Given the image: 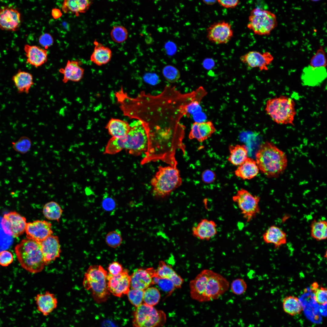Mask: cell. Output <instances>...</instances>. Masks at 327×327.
I'll use <instances>...</instances> for the list:
<instances>
[{"mask_svg": "<svg viewBox=\"0 0 327 327\" xmlns=\"http://www.w3.org/2000/svg\"><path fill=\"white\" fill-rule=\"evenodd\" d=\"M15 250L21 266L33 273L40 272L46 265L40 242L26 238L16 245Z\"/></svg>", "mask_w": 327, "mask_h": 327, "instance_id": "obj_4", "label": "cell"}, {"mask_svg": "<svg viewBox=\"0 0 327 327\" xmlns=\"http://www.w3.org/2000/svg\"><path fill=\"white\" fill-rule=\"evenodd\" d=\"M133 319L134 327H160L166 320L164 312L144 303L137 307Z\"/></svg>", "mask_w": 327, "mask_h": 327, "instance_id": "obj_9", "label": "cell"}, {"mask_svg": "<svg viewBox=\"0 0 327 327\" xmlns=\"http://www.w3.org/2000/svg\"><path fill=\"white\" fill-rule=\"evenodd\" d=\"M81 63L78 61L68 60L65 67L60 68L59 71L63 75L64 83L69 81L78 82L83 78L84 70L81 66Z\"/></svg>", "mask_w": 327, "mask_h": 327, "instance_id": "obj_24", "label": "cell"}, {"mask_svg": "<svg viewBox=\"0 0 327 327\" xmlns=\"http://www.w3.org/2000/svg\"><path fill=\"white\" fill-rule=\"evenodd\" d=\"M107 269L109 272L108 274L113 276H117L124 269L122 265L119 262L116 261L112 262L109 265Z\"/></svg>", "mask_w": 327, "mask_h": 327, "instance_id": "obj_49", "label": "cell"}, {"mask_svg": "<svg viewBox=\"0 0 327 327\" xmlns=\"http://www.w3.org/2000/svg\"><path fill=\"white\" fill-rule=\"evenodd\" d=\"M0 222L4 233L9 236L15 238L20 236L25 232L27 223L25 217L15 211L5 214Z\"/></svg>", "mask_w": 327, "mask_h": 327, "instance_id": "obj_11", "label": "cell"}, {"mask_svg": "<svg viewBox=\"0 0 327 327\" xmlns=\"http://www.w3.org/2000/svg\"><path fill=\"white\" fill-rule=\"evenodd\" d=\"M41 249L46 265L60 256L61 253L58 237L50 235L40 242Z\"/></svg>", "mask_w": 327, "mask_h": 327, "instance_id": "obj_18", "label": "cell"}, {"mask_svg": "<svg viewBox=\"0 0 327 327\" xmlns=\"http://www.w3.org/2000/svg\"><path fill=\"white\" fill-rule=\"evenodd\" d=\"M50 223L36 220L27 223L25 232L27 238L41 242L53 233Z\"/></svg>", "mask_w": 327, "mask_h": 327, "instance_id": "obj_16", "label": "cell"}, {"mask_svg": "<svg viewBox=\"0 0 327 327\" xmlns=\"http://www.w3.org/2000/svg\"><path fill=\"white\" fill-rule=\"evenodd\" d=\"M202 180L206 183H210L214 181L216 178L215 173L210 170H206L202 173Z\"/></svg>", "mask_w": 327, "mask_h": 327, "instance_id": "obj_50", "label": "cell"}, {"mask_svg": "<svg viewBox=\"0 0 327 327\" xmlns=\"http://www.w3.org/2000/svg\"><path fill=\"white\" fill-rule=\"evenodd\" d=\"M105 242L109 246L116 248L121 243L122 239L121 233L120 230L116 229L109 232L105 237Z\"/></svg>", "mask_w": 327, "mask_h": 327, "instance_id": "obj_39", "label": "cell"}, {"mask_svg": "<svg viewBox=\"0 0 327 327\" xmlns=\"http://www.w3.org/2000/svg\"><path fill=\"white\" fill-rule=\"evenodd\" d=\"M182 182L179 171L176 167L160 166L151 180L153 196L158 199L167 197L180 187Z\"/></svg>", "mask_w": 327, "mask_h": 327, "instance_id": "obj_5", "label": "cell"}, {"mask_svg": "<svg viewBox=\"0 0 327 327\" xmlns=\"http://www.w3.org/2000/svg\"><path fill=\"white\" fill-rule=\"evenodd\" d=\"M230 283L220 274L204 269L189 283L191 298L200 302L217 299L228 289Z\"/></svg>", "mask_w": 327, "mask_h": 327, "instance_id": "obj_1", "label": "cell"}, {"mask_svg": "<svg viewBox=\"0 0 327 327\" xmlns=\"http://www.w3.org/2000/svg\"><path fill=\"white\" fill-rule=\"evenodd\" d=\"M247 285L246 282L242 278H237L233 280L230 285V289L234 294L240 295L246 291Z\"/></svg>", "mask_w": 327, "mask_h": 327, "instance_id": "obj_44", "label": "cell"}, {"mask_svg": "<svg viewBox=\"0 0 327 327\" xmlns=\"http://www.w3.org/2000/svg\"><path fill=\"white\" fill-rule=\"evenodd\" d=\"M13 259V256L10 252L3 250L0 252V264L6 266L11 264Z\"/></svg>", "mask_w": 327, "mask_h": 327, "instance_id": "obj_48", "label": "cell"}, {"mask_svg": "<svg viewBox=\"0 0 327 327\" xmlns=\"http://www.w3.org/2000/svg\"><path fill=\"white\" fill-rule=\"evenodd\" d=\"M255 157L259 170L269 178L278 177L287 166L285 153L271 142L266 141L262 144Z\"/></svg>", "mask_w": 327, "mask_h": 327, "instance_id": "obj_3", "label": "cell"}, {"mask_svg": "<svg viewBox=\"0 0 327 327\" xmlns=\"http://www.w3.org/2000/svg\"><path fill=\"white\" fill-rule=\"evenodd\" d=\"M259 169L255 160L248 157L235 170L236 176L243 180H249L259 173Z\"/></svg>", "mask_w": 327, "mask_h": 327, "instance_id": "obj_28", "label": "cell"}, {"mask_svg": "<svg viewBox=\"0 0 327 327\" xmlns=\"http://www.w3.org/2000/svg\"><path fill=\"white\" fill-rule=\"evenodd\" d=\"M273 59L269 52L261 53L255 51H249L240 57V60L243 63L251 68H258L261 71L267 70L268 66Z\"/></svg>", "mask_w": 327, "mask_h": 327, "instance_id": "obj_15", "label": "cell"}, {"mask_svg": "<svg viewBox=\"0 0 327 327\" xmlns=\"http://www.w3.org/2000/svg\"><path fill=\"white\" fill-rule=\"evenodd\" d=\"M38 311L43 316L49 315L57 308L58 301L55 296L49 291L37 294L35 298Z\"/></svg>", "mask_w": 327, "mask_h": 327, "instance_id": "obj_19", "label": "cell"}, {"mask_svg": "<svg viewBox=\"0 0 327 327\" xmlns=\"http://www.w3.org/2000/svg\"><path fill=\"white\" fill-rule=\"evenodd\" d=\"M153 281L154 285H157L162 291L169 294L176 288L173 282L168 279L155 277L154 278Z\"/></svg>", "mask_w": 327, "mask_h": 327, "instance_id": "obj_43", "label": "cell"}, {"mask_svg": "<svg viewBox=\"0 0 327 327\" xmlns=\"http://www.w3.org/2000/svg\"><path fill=\"white\" fill-rule=\"evenodd\" d=\"M311 237L317 241L326 239L327 237V223L325 220H314L310 225Z\"/></svg>", "mask_w": 327, "mask_h": 327, "instance_id": "obj_34", "label": "cell"}, {"mask_svg": "<svg viewBox=\"0 0 327 327\" xmlns=\"http://www.w3.org/2000/svg\"><path fill=\"white\" fill-rule=\"evenodd\" d=\"M102 207L107 211H113L116 208L117 203L115 199L108 194H104L102 200Z\"/></svg>", "mask_w": 327, "mask_h": 327, "instance_id": "obj_46", "label": "cell"}, {"mask_svg": "<svg viewBox=\"0 0 327 327\" xmlns=\"http://www.w3.org/2000/svg\"><path fill=\"white\" fill-rule=\"evenodd\" d=\"M216 130L214 124L211 121L196 122L192 125L189 138L202 142L210 137Z\"/></svg>", "mask_w": 327, "mask_h": 327, "instance_id": "obj_23", "label": "cell"}, {"mask_svg": "<svg viewBox=\"0 0 327 327\" xmlns=\"http://www.w3.org/2000/svg\"><path fill=\"white\" fill-rule=\"evenodd\" d=\"M156 277L170 279L176 288H181L184 282L183 279L174 271L170 265H167L163 261H160L156 269Z\"/></svg>", "mask_w": 327, "mask_h": 327, "instance_id": "obj_26", "label": "cell"}, {"mask_svg": "<svg viewBox=\"0 0 327 327\" xmlns=\"http://www.w3.org/2000/svg\"><path fill=\"white\" fill-rule=\"evenodd\" d=\"M282 306L285 312L291 315L300 314L303 310V307L299 299L294 296L285 297L282 301Z\"/></svg>", "mask_w": 327, "mask_h": 327, "instance_id": "obj_33", "label": "cell"}, {"mask_svg": "<svg viewBox=\"0 0 327 327\" xmlns=\"http://www.w3.org/2000/svg\"><path fill=\"white\" fill-rule=\"evenodd\" d=\"M156 276V269L152 267L136 269L130 276V287L144 290L154 285L153 279Z\"/></svg>", "mask_w": 327, "mask_h": 327, "instance_id": "obj_17", "label": "cell"}, {"mask_svg": "<svg viewBox=\"0 0 327 327\" xmlns=\"http://www.w3.org/2000/svg\"><path fill=\"white\" fill-rule=\"evenodd\" d=\"M107 272L100 265L90 266L84 274L83 286L90 292L97 303L105 302L110 294L107 286Z\"/></svg>", "mask_w": 327, "mask_h": 327, "instance_id": "obj_6", "label": "cell"}, {"mask_svg": "<svg viewBox=\"0 0 327 327\" xmlns=\"http://www.w3.org/2000/svg\"><path fill=\"white\" fill-rule=\"evenodd\" d=\"M21 23V15L17 8L9 5L0 8V29L16 31L19 29Z\"/></svg>", "mask_w": 327, "mask_h": 327, "instance_id": "obj_13", "label": "cell"}, {"mask_svg": "<svg viewBox=\"0 0 327 327\" xmlns=\"http://www.w3.org/2000/svg\"><path fill=\"white\" fill-rule=\"evenodd\" d=\"M107 286L110 293L116 296L121 297L127 294L130 287V278L129 272L126 269L118 275L113 276L108 273Z\"/></svg>", "mask_w": 327, "mask_h": 327, "instance_id": "obj_14", "label": "cell"}, {"mask_svg": "<svg viewBox=\"0 0 327 327\" xmlns=\"http://www.w3.org/2000/svg\"><path fill=\"white\" fill-rule=\"evenodd\" d=\"M312 290L314 292V299L315 301L320 305H326L327 302L326 288L318 286Z\"/></svg>", "mask_w": 327, "mask_h": 327, "instance_id": "obj_45", "label": "cell"}, {"mask_svg": "<svg viewBox=\"0 0 327 327\" xmlns=\"http://www.w3.org/2000/svg\"><path fill=\"white\" fill-rule=\"evenodd\" d=\"M206 31L208 39L212 43L217 45L228 43L233 35L231 24L223 20L210 25Z\"/></svg>", "mask_w": 327, "mask_h": 327, "instance_id": "obj_12", "label": "cell"}, {"mask_svg": "<svg viewBox=\"0 0 327 327\" xmlns=\"http://www.w3.org/2000/svg\"><path fill=\"white\" fill-rule=\"evenodd\" d=\"M277 24L276 16L274 13L257 7L251 11L247 27L255 35H267L276 27Z\"/></svg>", "mask_w": 327, "mask_h": 327, "instance_id": "obj_8", "label": "cell"}, {"mask_svg": "<svg viewBox=\"0 0 327 327\" xmlns=\"http://www.w3.org/2000/svg\"><path fill=\"white\" fill-rule=\"evenodd\" d=\"M326 66L325 53L323 48L320 46L311 58L310 66L313 68H325Z\"/></svg>", "mask_w": 327, "mask_h": 327, "instance_id": "obj_37", "label": "cell"}, {"mask_svg": "<svg viewBox=\"0 0 327 327\" xmlns=\"http://www.w3.org/2000/svg\"><path fill=\"white\" fill-rule=\"evenodd\" d=\"M130 125L127 121L118 119L111 118L106 126L109 134L112 137L120 138L126 135L128 132Z\"/></svg>", "mask_w": 327, "mask_h": 327, "instance_id": "obj_30", "label": "cell"}, {"mask_svg": "<svg viewBox=\"0 0 327 327\" xmlns=\"http://www.w3.org/2000/svg\"><path fill=\"white\" fill-rule=\"evenodd\" d=\"M203 2L207 5H213L217 2V0H203Z\"/></svg>", "mask_w": 327, "mask_h": 327, "instance_id": "obj_53", "label": "cell"}, {"mask_svg": "<svg viewBox=\"0 0 327 327\" xmlns=\"http://www.w3.org/2000/svg\"><path fill=\"white\" fill-rule=\"evenodd\" d=\"M130 125V130L125 136L120 138L112 137L110 139L105 147V153L114 154L124 149L131 154L139 155L147 150L149 144L147 124L137 120Z\"/></svg>", "mask_w": 327, "mask_h": 327, "instance_id": "obj_2", "label": "cell"}, {"mask_svg": "<svg viewBox=\"0 0 327 327\" xmlns=\"http://www.w3.org/2000/svg\"><path fill=\"white\" fill-rule=\"evenodd\" d=\"M92 3L91 1L89 0H65L61 9L64 13H73L78 16L80 13L86 12Z\"/></svg>", "mask_w": 327, "mask_h": 327, "instance_id": "obj_31", "label": "cell"}, {"mask_svg": "<svg viewBox=\"0 0 327 327\" xmlns=\"http://www.w3.org/2000/svg\"><path fill=\"white\" fill-rule=\"evenodd\" d=\"M264 242L278 248L286 243V234L282 230L275 225L269 227L263 235Z\"/></svg>", "mask_w": 327, "mask_h": 327, "instance_id": "obj_25", "label": "cell"}, {"mask_svg": "<svg viewBox=\"0 0 327 327\" xmlns=\"http://www.w3.org/2000/svg\"><path fill=\"white\" fill-rule=\"evenodd\" d=\"M27 62L38 68L46 63L48 60L47 50L37 46L25 44L24 48Z\"/></svg>", "mask_w": 327, "mask_h": 327, "instance_id": "obj_22", "label": "cell"}, {"mask_svg": "<svg viewBox=\"0 0 327 327\" xmlns=\"http://www.w3.org/2000/svg\"><path fill=\"white\" fill-rule=\"evenodd\" d=\"M38 41L40 45L44 49L47 50L53 45L54 40L53 37L50 34L44 33L40 36Z\"/></svg>", "mask_w": 327, "mask_h": 327, "instance_id": "obj_47", "label": "cell"}, {"mask_svg": "<svg viewBox=\"0 0 327 327\" xmlns=\"http://www.w3.org/2000/svg\"><path fill=\"white\" fill-rule=\"evenodd\" d=\"M144 292L143 290L131 288L127 294L130 302L137 307L142 304Z\"/></svg>", "mask_w": 327, "mask_h": 327, "instance_id": "obj_42", "label": "cell"}, {"mask_svg": "<svg viewBox=\"0 0 327 327\" xmlns=\"http://www.w3.org/2000/svg\"><path fill=\"white\" fill-rule=\"evenodd\" d=\"M51 15L53 18L56 19L61 17L62 15V13L59 9L54 8L51 10Z\"/></svg>", "mask_w": 327, "mask_h": 327, "instance_id": "obj_52", "label": "cell"}, {"mask_svg": "<svg viewBox=\"0 0 327 327\" xmlns=\"http://www.w3.org/2000/svg\"><path fill=\"white\" fill-rule=\"evenodd\" d=\"M326 76L325 68H313L309 66L303 69L301 78L303 85L314 87L320 85Z\"/></svg>", "mask_w": 327, "mask_h": 327, "instance_id": "obj_21", "label": "cell"}, {"mask_svg": "<svg viewBox=\"0 0 327 327\" xmlns=\"http://www.w3.org/2000/svg\"><path fill=\"white\" fill-rule=\"evenodd\" d=\"M193 235L200 240H209L217 233V225L213 220L202 219L192 229Z\"/></svg>", "mask_w": 327, "mask_h": 327, "instance_id": "obj_20", "label": "cell"}, {"mask_svg": "<svg viewBox=\"0 0 327 327\" xmlns=\"http://www.w3.org/2000/svg\"><path fill=\"white\" fill-rule=\"evenodd\" d=\"M63 210L60 206L54 201L46 203L43 209L45 216L48 220L58 221L62 214Z\"/></svg>", "mask_w": 327, "mask_h": 327, "instance_id": "obj_35", "label": "cell"}, {"mask_svg": "<svg viewBox=\"0 0 327 327\" xmlns=\"http://www.w3.org/2000/svg\"><path fill=\"white\" fill-rule=\"evenodd\" d=\"M232 200L237 203L247 222L252 220L260 213V197L252 194L246 189L242 188L238 190L233 196Z\"/></svg>", "mask_w": 327, "mask_h": 327, "instance_id": "obj_10", "label": "cell"}, {"mask_svg": "<svg viewBox=\"0 0 327 327\" xmlns=\"http://www.w3.org/2000/svg\"><path fill=\"white\" fill-rule=\"evenodd\" d=\"M218 4L223 8H233L239 4L240 2L238 0H218Z\"/></svg>", "mask_w": 327, "mask_h": 327, "instance_id": "obj_51", "label": "cell"}, {"mask_svg": "<svg viewBox=\"0 0 327 327\" xmlns=\"http://www.w3.org/2000/svg\"><path fill=\"white\" fill-rule=\"evenodd\" d=\"M110 35L112 40L114 42L121 43L127 39L128 33L127 29L124 27L118 25L113 26Z\"/></svg>", "mask_w": 327, "mask_h": 327, "instance_id": "obj_38", "label": "cell"}, {"mask_svg": "<svg viewBox=\"0 0 327 327\" xmlns=\"http://www.w3.org/2000/svg\"><path fill=\"white\" fill-rule=\"evenodd\" d=\"M95 46L90 57L91 61L98 66L106 64L111 60L112 51L110 48L96 41H94Z\"/></svg>", "mask_w": 327, "mask_h": 327, "instance_id": "obj_29", "label": "cell"}, {"mask_svg": "<svg viewBox=\"0 0 327 327\" xmlns=\"http://www.w3.org/2000/svg\"><path fill=\"white\" fill-rule=\"evenodd\" d=\"M265 111L277 124L294 125L296 114L295 104L290 97L281 95L269 99L266 102Z\"/></svg>", "mask_w": 327, "mask_h": 327, "instance_id": "obj_7", "label": "cell"}, {"mask_svg": "<svg viewBox=\"0 0 327 327\" xmlns=\"http://www.w3.org/2000/svg\"><path fill=\"white\" fill-rule=\"evenodd\" d=\"M162 74L165 79L171 83L176 82L180 76L179 70L175 67L170 65H166L163 68Z\"/></svg>", "mask_w": 327, "mask_h": 327, "instance_id": "obj_41", "label": "cell"}, {"mask_svg": "<svg viewBox=\"0 0 327 327\" xmlns=\"http://www.w3.org/2000/svg\"><path fill=\"white\" fill-rule=\"evenodd\" d=\"M160 293L157 288L149 287L144 290L143 301L148 305L154 306L159 302Z\"/></svg>", "mask_w": 327, "mask_h": 327, "instance_id": "obj_36", "label": "cell"}, {"mask_svg": "<svg viewBox=\"0 0 327 327\" xmlns=\"http://www.w3.org/2000/svg\"><path fill=\"white\" fill-rule=\"evenodd\" d=\"M229 149L230 154L228 160L234 165L239 166L248 157V150L244 145H231Z\"/></svg>", "mask_w": 327, "mask_h": 327, "instance_id": "obj_32", "label": "cell"}, {"mask_svg": "<svg viewBox=\"0 0 327 327\" xmlns=\"http://www.w3.org/2000/svg\"><path fill=\"white\" fill-rule=\"evenodd\" d=\"M12 143L13 149L15 151L22 154L27 153L30 150L31 145V140L26 136L22 137L17 141Z\"/></svg>", "mask_w": 327, "mask_h": 327, "instance_id": "obj_40", "label": "cell"}, {"mask_svg": "<svg viewBox=\"0 0 327 327\" xmlns=\"http://www.w3.org/2000/svg\"><path fill=\"white\" fill-rule=\"evenodd\" d=\"M12 80L19 93L28 94L34 84L32 74L20 70L12 76Z\"/></svg>", "mask_w": 327, "mask_h": 327, "instance_id": "obj_27", "label": "cell"}]
</instances>
